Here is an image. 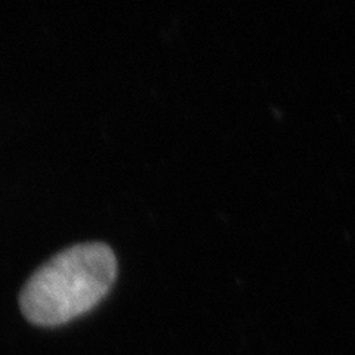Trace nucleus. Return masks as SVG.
Wrapping results in <instances>:
<instances>
[{"instance_id":"nucleus-1","label":"nucleus","mask_w":355,"mask_h":355,"mask_svg":"<svg viewBox=\"0 0 355 355\" xmlns=\"http://www.w3.org/2000/svg\"><path fill=\"white\" fill-rule=\"evenodd\" d=\"M117 261L101 241L79 243L53 254L31 274L21 311L37 326H58L94 308L116 280Z\"/></svg>"}]
</instances>
